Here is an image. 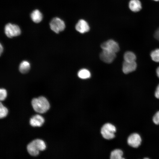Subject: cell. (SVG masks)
<instances>
[{"instance_id":"obj_1","label":"cell","mask_w":159,"mask_h":159,"mask_svg":"<svg viewBox=\"0 0 159 159\" xmlns=\"http://www.w3.org/2000/svg\"><path fill=\"white\" fill-rule=\"evenodd\" d=\"M32 105L34 110L40 113L45 112L50 107L48 101L45 97L42 96L33 99Z\"/></svg>"},{"instance_id":"obj_2","label":"cell","mask_w":159,"mask_h":159,"mask_svg":"<svg viewBox=\"0 0 159 159\" xmlns=\"http://www.w3.org/2000/svg\"><path fill=\"white\" fill-rule=\"evenodd\" d=\"M44 142L40 139L34 140L29 143L27 146V150L29 154L32 156L37 155L39 151H43L46 149Z\"/></svg>"},{"instance_id":"obj_3","label":"cell","mask_w":159,"mask_h":159,"mask_svg":"<svg viewBox=\"0 0 159 159\" xmlns=\"http://www.w3.org/2000/svg\"><path fill=\"white\" fill-rule=\"evenodd\" d=\"M116 131V128L114 125L110 123H106L102 127L101 133L104 138L110 140L115 137L114 133Z\"/></svg>"},{"instance_id":"obj_4","label":"cell","mask_w":159,"mask_h":159,"mask_svg":"<svg viewBox=\"0 0 159 159\" xmlns=\"http://www.w3.org/2000/svg\"><path fill=\"white\" fill-rule=\"evenodd\" d=\"M5 32L7 37L11 38L19 35L21 34V31L18 25L8 23L5 26Z\"/></svg>"},{"instance_id":"obj_5","label":"cell","mask_w":159,"mask_h":159,"mask_svg":"<svg viewBox=\"0 0 159 159\" xmlns=\"http://www.w3.org/2000/svg\"><path fill=\"white\" fill-rule=\"evenodd\" d=\"M50 26L51 29L56 33L64 30L65 27L64 21L58 17L54 18L51 20Z\"/></svg>"},{"instance_id":"obj_6","label":"cell","mask_w":159,"mask_h":159,"mask_svg":"<svg viewBox=\"0 0 159 159\" xmlns=\"http://www.w3.org/2000/svg\"><path fill=\"white\" fill-rule=\"evenodd\" d=\"M102 50H106L115 53L119 50V47L118 43L114 40L110 39L103 43L101 45Z\"/></svg>"},{"instance_id":"obj_7","label":"cell","mask_w":159,"mask_h":159,"mask_svg":"<svg viewBox=\"0 0 159 159\" xmlns=\"http://www.w3.org/2000/svg\"><path fill=\"white\" fill-rule=\"evenodd\" d=\"M100 59L105 62L110 63L112 62L116 57V53L108 51L102 50L100 54Z\"/></svg>"},{"instance_id":"obj_8","label":"cell","mask_w":159,"mask_h":159,"mask_svg":"<svg viewBox=\"0 0 159 159\" xmlns=\"http://www.w3.org/2000/svg\"><path fill=\"white\" fill-rule=\"evenodd\" d=\"M127 142L130 146L134 148H137L140 145L141 139L138 134L133 133L129 136L127 139Z\"/></svg>"},{"instance_id":"obj_9","label":"cell","mask_w":159,"mask_h":159,"mask_svg":"<svg viewBox=\"0 0 159 159\" xmlns=\"http://www.w3.org/2000/svg\"><path fill=\"white\" fill-rule=\"evenodd\" d=\"M76 30L81 33H84L88 32L90 27L87 23L83 19L79 21L75 26Z\"/></svg>"},{"instance_id":"obj_10","label":"cell","mask_w":159,"mask_h":159,"mask_svg":"<svg viewBox=\"0 0 159 159\" xmlns=\"http://www.w3.org/2000/svg\"><path fill=\"white\" fill-rule=\"evenodd\" d=\"M137 64L135 62L124 61L122 65V71L125 74H128L135 70Z\"/></svg>"},{"instance_id":"obj_11","label":"cell","mask_w":159,"mask_h":159,"mask_svg":"<svg viewBox=\"0 0 159 159\" xmlns=\"http://www.w3.org/2000/svg\"><path fill=\"white\" fill-rule=\"evenodd\" d=\"M44 122V119L42 116L39 115H36L30 119L29 123L32 126L40 127Z\"/></svg>"},{"instance_id":"obj_12","label":"cell","mask_w":159,"mask_h":159,"mask_svg":"<svg viewBox=\"0 0 159 159\" xmlns=\"http://www.w3.org/2000/svg\"><path fill=\"white\" fill-rule=\"evenodd\" d=\"M129 6L130 9L135 12L139 11L142 8L141 3L139 0H131L129 2Z\"/></svg>"},{"instance_id":"obj_13","label":"cell","mask_w":159,"mask_h":159,"mask_svg":"<svg viewBox=\"0 0 159 159\" xmlns=\"http://www.w3.org/2000/svg\"><path fill=\"white\" fill-rule=\"evenodd\" d=\"M31 16L32 21L36 23L40 22L42 18V13L38 10L34 11L31 13Z\"/></svg>"},{"instance_id":"obj_14","label":"cell","mask_w":159,"mask_h":159,"mask_svg":"<svg viewBox=\"0 0 159 159\" xmlns=\"http://www.w3.org/2000/svg\"><path fill=\"white\" fill-rule=\"evenodd\" d=\"M30 67L29 62L26 61H24L21 62L19 66V70L22 73L27 72Z\"/></svg>"},{"instance_id":"obj_15","label":"cell","mask_w":159,"mask_h":159,"mask_svg":"<svg viewBox=\"0 0 159 159\" xmlns=\"http://www.w3.org/2000/svg\"><path fill=\"white\" fill-rule=\"evenodd\" d=\"M123 154V152L121 150L115 149L111 152L110 158L111 159H124L122 157Z\"/></svg>"},{"instance_id":"obj_16","label":"cell","mask_w":159,"mask_h":159,"mask_svg":"<svg viewBox=\"0 0 159 159\" xmlns=\"http://www.w3.org/2000/svg\"><path fill=\"white\" fill-rule=\"evenodd\" d=\"M124 61L127 62L135 61L136 57L135 54L131 52H126L124 55Z\"/></svg>"},{"instance_id":"obj_17","label":"cell","mask_w":159,"mask_h":159,"mask_svg":"<svg viewBox=\"0 0 159 159\" xmlns=\"http://www.w3.org/2000/svg\"><path fill=\"white\" fill-rule=\"evenodd\" d=\"M79 77L82 79H87L89 78L91 76L90 72L87 69H80L78 73Z\"/></svg>"},{"instance_id":"obj_18","label":"cell","mask_w":159,"mask_h":159,"mask_svg":"<svg viewBox=\"0 0 159 159\" xmlns=\"http://www.w3.org/2000/svg\"><path fill=\"white\" fill-rule=\"evenodd\" d=\"M152 59L156 62H159V49H157L153 51L151 53Z\"/></svg>"},{"instance_id":"obj_19","label":"cell","mask_w":159,"mask_h":159,"mask_svg":"<svg viewBox=\"0 0 159 159\" xmlns=\"http://www.w3.org/2000/svg\"><path fill=\"white\" fill-rule=\"evenodd\" d=\"M8 110L7 108L4 107L1 102L0 103V118H3L7 115Z\"/></svg>"},{"instance_id":"obj_20","label":"cell","mask_w":159,"mask_h":159,"mask_svg":"<svg viewBox=\"0 0 159 159\" xmlns=\"http://www.w3.org/2000/svg\"><path fill=\"white\" fill-rule=\"evenodd\" d=\"M7 92L6 90L1 88L0 90V100L3 101L6 98L7 96Z\"/></svg>"},{"instance_id":"obj_21","label":"cell","mask_w":159,"mask_h":159,"mask_svg":"<svg viewBox=\"0 0 159 159\" xmlns=\"http://www.w3.org/2000/svg\"><path fill=\"white\" fill-rule=\"evenodd\" d=\"M153 120L155 124H159V111L157 112L153 116Z\"/></svg>"},{"instance_id":"obj_22","label":"cell","mask_w":159,"mask_h":159,"mask_svg":"<svg viewBox=\"0 0 159 159\" xmlns=\"http://www.w3.org/2000/svg\"><path fill=\"white\" fill-rule=\"evenodd\" d=\"M155 95L156 98L159 99V85L158 86L155 90Z\"/></svg>"},{"instance_id":"obj_23","label":"cell","mask_w":159,"mask_h":159,"mask_svg":"<svg viewBox=\"0 0 159 159\" xmlns=\"http://www.w3.org/2000/svg\"><path fill=\"white\" fill-rule=\"evenodd\" d=\"M154 36L156 39L159 40V28L155 32Z\"/></svg>"},{"instance_id":"obj_24","label":"cell","mask_w":159,"mask_h":159,"mask_svg":"<svg viewBox=\"0 0 159 159\" xmlns=\"http://www.w3.org/2000/svg\"><path fill=\"white\" fill-rule=\"evenodd\" d=\"M3 47L2 45H1V44H0V55L3 52Z\"/></svg>"},{"instance_id":"obj_25","label":"cell","mask_w":159,"mask_h":159,"mask_svg":"<svg viewBox=\"0 0 159 159\" xmlns=\"http://www.w3.org/2000/svg\"><path fill=\"white\" fill-rule=\"evenodd\" d=\"M156 72L157 75L159 78V67L157 68Z\"/></svg>"},{"instance_id":"obj_26","label":"cell","mask_w":159,"mask_h":159,"mask_svg":"<svg viewBox=\"0 0 159 159\" xmlns=\"http://www.w3.org/2000/svg\"><path fill=\"white\" fill-rule=\"evenodd\" d=\"M153 0L156 1H159V0Z\"/></svg>"}]
</instances>
